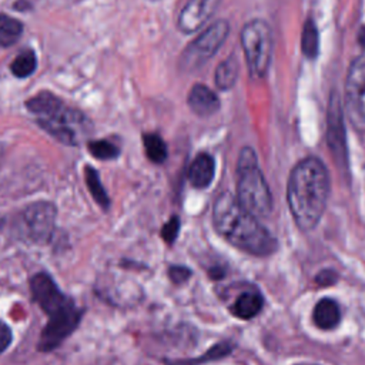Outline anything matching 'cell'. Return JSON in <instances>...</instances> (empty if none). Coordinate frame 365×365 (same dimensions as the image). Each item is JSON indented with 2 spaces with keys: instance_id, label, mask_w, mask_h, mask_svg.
I'll use <instances>...</instances> for the list:
<instances>
[{
  "instance_id": "obj_2",
  "label": "cell",
  "mask_w": 365,
  "mask_h": 365,
  "mask_svg": "<svg viewBox=\"0 0 365 365\" xmlns=\"http://www.w3.org/2000/svg\"><path fill=\"white\" fill-rule=\"evenodd\" d=\"M212 222L215 230L234 247L254 254L268 255L277 248L271 232L241 207L235 195L228 191L218 194L212 205Z\"/></svg>"
},
{
  "instance_id": "obj_1",
  "label": "cell",
  "mask_w": 365,
  "mask_h": 365,
  "mask_svg": "<svg viewBox=\"0 0 365 365\" xmlns=\"http://www.w3.org/2000/svg\"><path fill=\"white\" fill-rule=\"evenodd\" d=\"M329 197V175L317 157H305L289 173L287 201L295 224L302 231L312 230L321 220Z\"/></svg>"
},
{
  "instance_id": "obj_7",
  "label": "cell",
  "mask_w": 365,
  "mask_h": 365,
  "mask_svg": "<svg viewBox=\"0 0 365 365\" xmlns=\"http://www.w3.org/2000/svg\"><path fill=\"white\" fill-rule=\"evenodd\" d=\"M48 317L50 319L38 338V349L44 352L58 346L77 328L81 318V309L68 299L61 308Z\"/></svg>"
},
{
  "instance_id": "obj_20",
  "label": "cell",
  "mask_w": 365,
  "mask_h": 365,
  "mask_svg": "<svg viewBox=\"0 0 365 365\" xmlns=\"http://www.w3.org/2000/svg\"><path fill=\"white\" fill-rule=\"evenodd\" d=\"M23 33V24L20 20L7 14H0V46H13Z\"/></svg>"
},
{
  "instance_id": "obj_19",
  "label": "cell",
  "mask_w": 365,
  "mask_h": 365,
  "mask_svg": "<svg viewBox=\"0 0 365 365\" xmlns=\"http://www.w3.org/2000/svg\"><path fill=\"white\" fill-rule=\"evenodd\" d=\"M84 177H86V184L90 190V194L93 195L94 201L103 208V210H107L110 207V197L108 194L106 192L103 184H101V180L98 177V173L97 170H94L93 167L87 165L84 168Z\"/></svg>"
},
{
  "instance_id": "obj_17",
  "label": "cell",
  "mask_w": 365,
  "mask_h": 365,
  "mask_svg": "<svg viewBox=\"0 0 365 365\" xmlns=\"http://www.w3.org/2000/svg\"><path fill=\"white\" fill-rule=\"evenodd\" d=\"M238 78V61L235 56H230L221 61L215 70V86L220 90H230Z\"/></svg>"
},
{
  "instance_id": "obj_23",
  "label": "cell",
  "mask_w": 365,
  "mask_h": 365,
  "mask_svg": "<svg viewBox=\"0 0 365 365\" xmlns=\"http://www.w3.org/2000/svg\"><path fill=\"white\" fill-rule=\"evenodd\" d=\"M232 351V345L228 342H220L210 348L207 352H204L201 356L194 358V359H184V361H168V365H200L204 362L215 361L220 358L227 356Z\"/></svg>"
},
{
  "instance_id": "obj_12",
  "label": "cell",
  "mask_w": 365,
  "mask_h": 365,
  "mask_svg": "<svg viewBox=\"0 0 365 365\" xmlns=\"http://www.w3.org/2000/svg\"><path fill=\"white\" fill-rule=\"evenodd\" d=\"M218 3L220 0H188L178 14V29L187 34L200 30L214 14Z\"/></svg>"
},
{
  "instance_id": "obj_6",
  "label": "cell",
  "mask_w": 365,
  "mask_h": 365,
  "mask_svg": "<svg viewBox=\"0 0 365 365\" xmlns=\"http://www.w3.org/2000/svg\"><path fill=\"white\" fill-rule=\"evenodd\" d=\"M344 107L354 128L365 133V56L356 57L348 68Z\"/></svg>"
},
{
  "instance_id": "obj_15",
  "label": "cell",
  "mask_w": 365,
  "mask_h": 365,
  "mask_svg": "<svg viewBox=\"0 0 365 365\" xmlns=\"http://www.w3.org/2000/svg\"><path fill=\"white\" fill-rule=\"evenodd\" d=\"M314 322L318 328L324 331L334 329L339 321H341V309L336 301L331 298H322L321 301L317 302L314 312Z\"/></svg>"
},
{
  "instance_id": "obj_9",
  "label": "cell",
  "mask_w": 365,
  "mask_h": 365,
  "mask_svg": "<svg viewBox=\"0 0 365 365\" xmlns=\"http://www.w3.org/2000/svg\"><path fill=\"white\" fill-rule=\"evenodd\" d=\"M56 207L48 201H37L24 208L21 220L27 235L34 242H47L56 225Z\"/></svg>"
},
{
  "instance_id": "obj_28",
  "label": "cell",
  "mask_w": 365,
  "mask_h": 365,
  "mask_svg": "<svg viewBox=\"0 0 365 365\" xmlns=\"http://www.w3.org/2000/svg\"><path fill=\"white\" fill-rule=\"evenodd\" d=\"M336 278H338V275H336L335 271H332V269H322L315 277V281H317V284H319L322 287H328V285L334 284L336 281Z\"/></svg>"
},
{
  "instance_id": "obj_13",
  "label": "cell",
  "mask_w": 365,
  "mask_h": 365,
  "mask_svg": "<svg viewBox=\"0 0 365 365\" xmlns=\"http://www.w3.org/2000/svg\"><path fill=\"white\" fill-rule=\"evenodd\" d=\"M188 106L200 117H210L220 108L217 94L204 84H194L188 93Z\"/></svg>"
},
{
  "instance_id": "obj_22",
  "label": "cell",
  "mask_w": 365,
  "mask_h": 365,
  "mask_svg": "<svg viewBox=\"0 0 365 365\" xmlns=\"http://www.w3.org/2000/svg\"><path fill=\"white\" fill-rule=\"evenodd\" d=\"M143 144L145 154L150 161L155 164H163L167 160V145L164 140L155 134V133H148L143 135Z\"/></svg>"
},
{
  "instance_id": "obj_11",
  "label": "cell",
  "mask_w": 365,
  "mask_h": 365,
  "mask_svg": "<svg viewBox=\"0 0 365 365\" xmlns=\"http://www.w3.org/2000/svg\"><path fill=\"white\" fill-rule=\"evenodd\" d=\"M30 289L34 301L48 315L68 301V298L58 289L56 282L47 274H36L31 277Z\"/></svg>"
},
{
  "instance_id": "obj_31",
  "label": "cell",
  "mask_w": 365,
  "mask_h": 365,
  "mask_svg": "<svg viewBox=\"0 0 365 365\" xmlns=\"http://www.w3.org/2000/svg\"><path fill=\"white\" fill-rule=\"evenodd\" d=\"M3 154H4V150H3V145H0V165H1V161H3Z\"/></svg>"
},
{
  "instance_id": "obj_10",
  "label": "cell",
  "mask_w": 365,
  "mask_h": 365,
  "mask_svg": "<svg viewBox=\"0 0 365 365\" xmlns=\"http://www.w3.org/2000/svg\"><path fill=\"white\" fill-rule=\"evenodd\" d=\"M328 145L338 164L346 165V148H345V131L342 121L341 98L334 93L329 98L328 107Z\"/></svg>"
},
{
  "instance_id": "obj_21",
  "label": "cell",
  "mask_w": 365,
  "mask_h": 365,
  "mask_svg": "<svg viewBox=\"0 0 365 365\" xmlns=\"http://www.w3.org/2000/svg\"><path fill=\"white\" fill-rule=\"evenodd\" d=\"M301 48L307 58H315L319 51V36L317 24L312 19H308L302 29Z\"/></svg>"
},
{
  "instance_id": "obj_14",
  "label": "cell",
  "mask_w": 365,
  "mask_h": 365,
  "mask_svg": "<svg viewBox=\"0 0 365 365\" xmlns=\"http://www.w3.org/2000/svg\"><path fill=\"white\" fill-rule=\"evenodd\" d=\"M214 174H215L214 158L207 153H201L194 158V161L190 165L188 181L195 188H207L212 182Z\"/></svg>"
},
{
  "instance_id": "obj_26",
  "label": "cell",
  "mask_w": 365,
  "mask_h": 365,
  "mask_svg": "<svg viewBox=\"0 0 365 365\" xmlns=\"http://www.w3.org/2000/svg\"><path fill=\"white\" fill-rule=\"evenodd\" d=\"M180 231V220L178 217H171L161 228V237L167 244H173Z\"/></svg>"
},
{
  "instance_id": "obj_16",
  "label": "cell",
  "mask_w": 365,
  "mask_h": 365,
  "mask_svg": "<svg viewBox=\"0 0 365 365\" xmlns=\"http://www.w3.org/2000/svg\"><path fill=\"white\" fill-rule=\"evenodd\" d=\"M264 298L258 291H245L231 305V312L240 319H251L262 309Z\"/></svg>"
},
{
  "instance_id": "obj_30",
  "label": "cell",
  "mask_w": 365,
  "mask_h": 365,
  "mask_svg": "<svg viewBox=\"0 0 365 365\" xmlns=\"http://www.w3.org/2000/svg\"><path fill=\"white\" fill-rule=\"evenodd\" d=\"M358 43L365 50V26H362L358 31Z\"/></svg>"
},
{
  "instance_id": "obj_29",
  "label": "cell",
  "mask_w": 365,
  "mask_h": 365,
  "mask_svg": "<svg viewBox=\"0 0 365 365\" xmlns=\"http://www.w3.org/2000/svg\"><path fill=\"white\" fill-rule=\"evenodd\" d=\"M11 338H13V335H11L9 325L4 324L3 321H0V354L9 348Z\"/></svg>"
},
{
  "instance_id": "obj_8",
  "label": "cell",
  "mask_w": 365,
  "mask_h": 365,
  "mask_svg": "<svg viewBox=\"0 0 365 365\" xmlns=\"http://www.w3.org/2000/svg\"><path fill=\"white\" fill-rule=\"evenodd\" d=\"M29 111L38 115V118H51L68 125L81 124L86 121V117L78 110L66 107L64 103L50 91H40L26 101Z\"/></svg>"
},
{
  "instance_id": "obj_5",
  "label": "cell",
  "mask_w": 365,
  "mask_h": 365,
  "mask_svg": "<svg viewBox=\"0 0 365 365\" xmlns=\"http://www.w3.org/2000/svg\"><path fill=\"white\" fill-rule=\"evenodd\" d=\"M228 33L230 24L227 20H217L211 23L184 48L178 60L180 70L190 73L204 66L224 44Z\"/></svg>"
},
{
  "instance_id": "obj_24",
  "label": "cell",
  "mask_w": 365,
  "mask_h": 365,
  "mask_svg": "<svg viewBox=\"0 0 365 365\" xmlns=\"http://www.w3.org/2000/svg\"><path fill=\"white\" fill-rule=\"evenodd\" d=\"M37 58L31 50H23L10 64V70L13 76L19 78H26L36 71Z\"/></svg>"
},
{
  "instance_id": "obj_4",
  "label": "cell",
  "mask_w": 365,
  "mask_h": 365,
  "mask_svg": "<svg viewBox=\"0 0 365 365\" xmlns=\"http://www.w3.org/2000/svg\"><path fill=\"white\" fill-rule=\"evenodd\" d=\"M241 46L244 50L248 71L252 77H262L272 57V31L267 21L254 19L244 24L241 30Z\"/></svg>"
},
{
  "instance_id": "obj_18",
  "label": "cell",
  "mask_w": 365,
  "mask_h": 365,
  "mask_svg": "<svg viewBox=\"0 0 365 365\" xmlns=\"http://www.w3.org/2000/svg\"><path fill=\"white\" fill-rule=\"evenodd\" d=\"M37 124L60 143L70 145L76 144V131L71 125L51 118H37Z\"/></svg>"
},
{
  "instance_id": "obj_25",
  "label": "cell",
  "mask_w": 365,
  "mask_h": 365,
  "mask_svg": "<svg viewBox=\"0 0 365 365\" xmlns=\"http://www.w3.org/2000/svg\"><path fill=\"white\" fill-rule=\"evenodd\" d=\"M88 151L93 154V157L98 160H113V158H117L120 154L118 147L107 140L90 141Z\"/></svg>"
},
{
  "instance_id": "obj_3",
  "label": "cell",
  "mask_w": 365,
  "mask_h": 365,
  "mask_svg": "<svg viewBox=\"0 0 365 365\" xmlns=\"http://www.w3.org/2000/svg\"><path fill=\"white\" fill-rule=\"evenodd\" d=\"M235 198L244 210L257 218L268 217L272 211V194L251 147H244L240 151Z\"/></svg>"
},
{
  "instance_id": "obj_27",
  "label": "cell",
  "mask_w": 365,
  "mask_h": 365,
  "mask_svg": "<svg viewBox=\"0 0 365 365\" xmlns=\"http://www.w3.org/2000/svg\"><path fill=\"white\" fill-rule=\"evenodd\" d=\"M190 269L188 268H185V267H180V265H177V267H171L170 268V271H168V275H170V278H171V281L173 282H175V284H181V282H184V281H187L188 278H190Z\"/></svg>"
}]
</instances>
